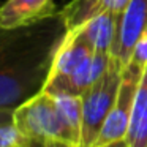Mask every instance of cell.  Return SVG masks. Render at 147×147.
<instances>
[{"mask_svg":"<svg viewBox=\"0 0 147 147\" xmlns=\"http://www.w3.org/2000/svg\"><path fill=\"white\" fill-rule=\"evenodd\" d=\"M130 0H71L60 10V16L67 30L82 26L96 14L111 11L122 14L128 7Z\"/></svg>","mask_w":147,"mask_h":147,"instance_id":"cell-9","label":"cell"},{"mask_svg":"<svg viewBox=\"0 0 147 147\" xmlns=\"http://www.w3.org/2000/svg\"><path fill=\"white\" fill-rule=\"evenodd\" d=\"M29 141L13 123L0 125V147H27Z\"/></svg>","mask_w":147,"mask_h":147,"instance_id":"cell-12","label":"cell"},{"mask_svg":"<svg viewBox=\"0 0 147 147\" xmlns=\"http://www.w3.org/2000/svg\"><path fill=\"white\" fill-rule=\"evenodd\" d=\"M67 27L55 16L13 30H0V109H14L43 89Z\"/></svg>","mask_w":147,"mask_h":147,"instance_id":"cell-1","label":"cell"},{"mask_svg":"<svg viewBox=\"0 0 147 147\" xmlns=\"http://www.w3.org/2000/svg\"><path fill=\"white\" fill-rule=\"evenodd\" d=\"M13 123V109H0V125Z\"/></svg>","mask_w":147,"mask_h":147,"instance_id":"cell-14","label":"cell"},{"mask_svg":"<svg viewBox=\"0 0 147 147\" xmlns=\"http://www.w3.org/2000/svg\"><path fill=\"white\" fill-rule=\"evenodd\" d=\"M57 13L54 0H5L0 5V30L29 27Z\"/></svg>","mask_w":147,"mask_h":147,"instance_id":"cell-6","label":"cell"},{"mask_svg":"<svg viewBox=\"0 0 147 147\" xmlns=\"http://www.w3.org/2000/svg\"><path fill=\"white\" fill-rule=\"evenodd\" d=\"M142 73L144 68L134 63H128L123 68V74H122L120 87H119L115 101L92 147H106L125 141L131 122V112H133L138 86H139V81L142 78Z\"/></svg>","mask_w":147,"mask_h":147,"instance_id":"cell-4","label":"cell"},{"mask_svg":"<svg viewBox=\"0 0 147 147\" xmlns=\"http://www.w3.org/2000/svg\"><path fill=\"white\" fill-rule=\"evenodd\" d=\"M106 147H128V144H127V141H120V142L111 144V146H106Z\"/></svg>","mask_w":147,"mask_h":147,"instance_id":"cell-15","label":"cell"},{"mask_svg":"<svg viewBox=\"0 0 147 147\" xmlns=\"http://www.w3.org/2000/svg\"><path fill=\"white\" fill-rule=\"evenodd\" d=\"M111 60H112L111 54H105V52H96L95 51L71 74L62 78V79H57V81H52V82L46 84L41 90L82 95L90 86H93V84L106 73V70H108L109 65H111Z\"/></svg>","mask_w":147,"mask_h":147,"instance_id":"cell-7","label":"cell"},{"mask_svg":"<svg viewBox=\"0 0 147 147\" xmlns=\"http://www.w3.org/2000/svg\"><path fill=\"white\" fill-rule=\"evenodd\" d=\"M128 147H147V68L139 81L127 133Z\"/></svg>","mask_w":147,"mask_h":147,"instance_id":"cell-10","label":"cell"},{"mask_svg":"<svg viewBox=\"0 0 147 147\" xmlns=\"http://www.w3.org/2000/svg\"><path fill=\"white\" fill-rule=\"evenodd\" d=\"M93 48L87 38L84 36L81 27H74L65 32L63 38L60 40L55 54L52 57V63L49 68V74L45 86L52 81L62 79V78L71 74L90 54H93ZM43 86V87H45Z\"/></svg>","mask_w":147,"mask_h":147,"instance_id":"cell-5","label":"cell"},{"mask_svg":"<svg viewBox=\"0 0 147 147\" xmlns=\"http://www.w3.org/2000/svg\"><path fill=\"white\" fill-rule=\"evenodd\" d=\"M123 63L112 55L106 73L82 93V147H92L115 101Z\"/></svg>","mask_w":147,"mask_h":147,"instance_id":"cell-3","label":"cell"},{"mask_svg":"<svg viewBox=\"0 0 147 147\" xmlns=\"http://www.w3.org/2000/svg\"><path fill=\"white\" fill-rule=\"evenodd\" d=\"M130 63H134L138 67L144 68V70L147 68V29L141 33V36L138 38L136 45H134Z\"/></svg>","mask_w":147,"mask_h":147,"instance_id":"cell-13","label":"cell"},{"mask_svg":"<svg viewBox=\"0 0 147 147\" xmlns=\"http://www.w3.org/2000/svg\"><path fill=\"white\" fill-rule=\"evenodd\" d=\"M52 95L65 127L68 128L74 144L82 147V96L65 92H48Z\"/></svg>","mask_w":147,"mask_h":147,"instance_id":"cell-11","label":"cell"},{"mask_svg":"<svg viewBox=\"0 0 147 147\" xmlns=\"http://www.w3.org/2000/svg\"><path fill=\"white\" fill-rule=\"evenodd\" d=\"M120 16L122 14L105 11V13L96 14L95 18H92L86 24L78 26V27H81L84 36L90 43L93 51L112 55L115 45H117V38H119Z\"/></svg>","mask_w":147,"mask_h":147,"instance_id":"cell-8","label":"cell"},{"mask_svg":"<svg viewBox=\"0 0 147 147\" xmlns=\"http://www.w3.org/2000/svg\"><path fill=\"white\" fill-rule=\"evenodd\" d=\"M13 125L29 142L78 147L62 120L51 93L40 90L13 109Z\"/></svg>","mask_w":147,"mask_h":147,"instance_id":"cell-2","label":"cell"}]
</instances>
